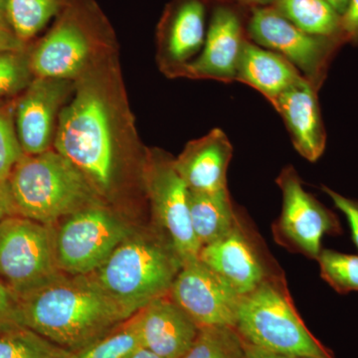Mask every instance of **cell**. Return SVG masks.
<instances>
[{"label":"cell","instance_id":"obj_1","mask_svg":"<svg viewBox=\"0 0 358 358\" xmlns=\"http://www.w3.org/2000/svg\"><path fill=\"white\" fill-rule=\"evenodd\" d=\"M20 310L23 327L73 353L131 317L89 275H61L20 299Z\"/></svg>","mask_w":358,"mask_h":358},{"label":"cell","instance_id":"obj_2","mask_svg":"<svg viewBox=\"0 0 358 358\" xmlns=\"http://www.w3.org/2000/svg\"><path fill=\"white\" fill-rule=\"evenodd\" d=\"M182 267L169 238L129 235L90 277L129 317L171 292Z\"/></svg>","mask_w":358,"mask_h":358},{"label":"cell","instance_id":"obj_3","mask_svg":"<svg viewBox=\"0 0 358 358\" xmlns=\"http://www.w3.org/2000/svg\"><path fill=\"white\" fill-rule=\"evenodd\" d=\"M7 181L17 215L46 225L95 205L93 183L53 150L23 155Z\"/></svg>","mask_w":358,"mask_h":358},{"label":"cell","instance_id":"obj_4","mask_svg":"<svg viewBox=\"0 0 358 358\" xmlns=\"http://www.w3.org/2000/svg\"><path fill=\"white\" fill-rule=\"evenodd\" d=\"M235 329L247 345L277 355L336 358L313 336L279 279L270 277L242 296Z\"/></svg>","mask_w":358,"mask_h":358},{"label":"cell","instance_id":"obj_5","mask_svg":"<svg viewBox=\"0 0 358 358\" xmlns=\"http://www.w3.org/2000/svg\"><path fill=\"white\" fill-rule=\"evenodd\" d=\"M54 148L101 189L113 176V140L102 99L82 90L59 115Z\"/></svg>","mask_w":358,"mask_h":358},{"label":"cell","instance_id":"obj_6","mask_svg":"<svg viewBox=\"0 0 358 358\" xmlns=\"http://www.w3.org/2000/svg\"><path fill=\"white\" fill-rule=\"evenodd\" d=\"M62 275L53 225L20 215L0 221V281L20 300Z\"/></svg>","mask_w":358,"mask_h":358},{"label":"cell","instance_id":"obj_7","mask_svg":"<svg viewBox=\"0 0 358 358\" xmlns=\"http://www.w3.org/2000/svg\"><path fill=\"white\" fill-rule=\"evenodd\" d=\"M246 30L252 42L286 58L317 89L324 84L334 54L345 44L341 38L303 31L272 6L250 9Z\"/></svg>","mask_w":358,"mask_h":358},{"label":"cell","instance_id":"obj_8","mask_svg":"<svg viewBox=\"0 0 358 358\" xmlns=\"http://www.w3.org/2000/svg\"><path fill=\"white\" fill-rule=\"evenodd\" d=\"M128 226L102 207L92 205L68 216L56 231V257L61 272H95L131 234Z\"/></svg>","mask_w":358,"mask_h":358},{"label":"cell","instance_id":"obj_9","mask_svg":"<svg viewBox=\"0 0 358 358\" xmlns=\"http://www.w3.org/2000/svg\"><path fill=\"white\" fill-rule=\"evenodd\" d=\"M282 208L273 226L275 241L292 251L317 260L324 235L341 233L336 214L303 188L293 166H286L277 178Z\"/></svg>","mask_w":358,"mask_h":358},{"label":"cell","instance_id":"obj_10","mask_svg":"<svg viewBox=\"0 0 358 358\" xmlns=\"http://www.w3.org/2000/svg\"><path fill=\"white\" fill-rule=\"evenodd\" d=\"M169 296L199 327H235L242 299L229 282L199 259L182 265Z\"/></svg>","mask_w":358,"mask_h":358},{"label":"cell","instance_id":"obj_11","mask_svg":"<svg viewBox=\"0 0 358 358\" xmlns=\"http://www.w3.org/2000/svg\"><path fill=\"white\" fill-rule=\"evenodd\" d=\"M155 218L182 265L199 260L201 246L192 229L189 189L174 169L173 159L155 157L145 176Z\"/></svg>","mask_w":358,"mask_h":358},{"label":"cell","instance_id":"obj_12","mask_svg":"<svg viewBox=\"0 0 358 358\" xmlns=\"http://www.w3.org/2000/svg\"><path fill=\"white\" fill-rule=\"evenodd\" d=\"M210 21L199 55L178 73L223 83L236 81L237 66L247 36L249 10L230 2L213 0Z\"/></svg>","mask_w":358,"mask_h":358},{"label":"cell","instance_id":"obj_13","mask_svg":"<svg viewBox=\"0 0 358 358\" xmlns=\"http://www.w3.org/2000/svg\"><path fill=\"white\" fill-rule=\"evenodd\" d=\"M199 259L241 296L253 291L271 277L240 219L225 236L201 247Z\"/></svg>","mask_w":358,"mask_h":358},{"label":"cell","instance_id":"obj_14","mask_svg":"<svg viewBox=\"0 0 358 358\" xmlns=\"http://www.w3.org/2000/svg\"><path fill=\"white\" fill-rule=\"evenodd\" d=\"M66 85L63 80L36 78L26 88L15 109V129L24 155L46 152L53 136V124Z\"/></svg>","mask_w":358,"mask_h":358},{"label":"cell","instance_id":"obj_15","mask_svg":"<svg viewBox=\"0 0 358 358\" xmlns=\"http://www.w3.org/2000/svg\"><path fill=\"white\" fill-rule=\"evenodd\" d=\"M143 348L162 358H181L199 327L173 299L162 296L136 313Z\"/></svg>","mask_w":358,"mask_h":358},{"label":"cell","instance_id":"obj_16","mask_svg":"<svg viewBox=\"0 0 358 358\" xmlns=\"http://www.w3.org/2000/svg\"><path fill=\"white\" fill-rule=\"evenodd\" d=\"M319 91L307 79H303L272 103L282 117L296 152L310 162H317L322 157L327 145Z\"/></svg>","mask_w":358,"mask_h":358},{"label":"cell","instance_id":"obj_17","mask_svg":"<svg viewBox=\"0 0 358 358\" xmlns=\"http://www.w3.org/2000/svg\"><path fill=\"white\" fill-rule=\"evenodd\" d=\"M232 143L222 129H213L206 136L190 141L174 169L189 192L212 193L228 189L227 171L232 159Z\"/></svg>","mask_w":358,"mask_h":358},{"label":"cell","instance_id":"obj_18","mask_svg":"<svg viewBox=\"0 0 358 358\" xmlns=\"http://www.w3.org/2000/svg\"><path fill=\"white\" fill-rule=\"evenodd\" d=\"M208 1L178 0L169 11L162 33V50L164 59L176 73L203 47Z\"/></svg>","mask_w":358,"mask_h":358},{"label":"cell","instance_id":"obj_19","mask_svg":"<svg viewBox=\"0 0 358 358\" xmlns=\"http://www.w3.org/2000/svg\"><path fill=\"white\" fill-rule=\"evenodd\" d=\"M89 46L81 30L62 23L52 30L29 59L37 78L65 80L76 76L88 57Z\"/></svg>","mask_w":358,"mask_h":358},{"label":"cell","instance_id":"obj_20","mask_svg":"<svg viewBox=\"0 0 358 358\" xmlns=\"http://www.w3.org/2000/svg\"><path fill=\"white\" fill-rule=\"evenodd\" d=\"M306 78L280 54L245 41L237 66L236 81L248 85L271 103Z\"/></svg>","mask_w":358,"mask_h":358},{"label":"cell","instance_id":"obj_21","mask_svg":"<svg viewBox=\"0 0 358 358\" xmlns=\"http://www.w3.org/2000/svg\"><path fill=\"white\" fill-rule=\"evenodd\" d=\"M189 210L193 232L201 247L225 236L239 220L228 189L189 192Z\"/></svg>","mask_w":358,"mask_h":358},{"label":"cell","instance_id":"obj_22","mask_svg":"<svg viewBox=\"0 0 358 358\" xmlns=\"http://www.w3.org/2000/svg\"><path fill=\"white\" fill-rule=\"evenodd\" d=\"M271 6L303 31L345 41L341 15L327 0H275Z\"/></svg>","mask_w":358,"mask_h":358},{"label":"cell","instance_id":"obj_23","mask_svg":"<svg viewBox=\"0 0 358 358\" xmlns=\"http://www.w3.org/2000/svg\"><path fill=\"white\" fill-rule=\"evenodd\" d=\"M181 358H246V348L235 327H203Z\"/></svg>","mask_w":358,"mask_h":358},{"label":"cell","instance_id":"obj_24","mask_svg":"<svg viewBox=\"0 0 358 358\" xmlns=\"http://www.w3.org/2000/svg\"><path fill=\"white\" fill-rule=\"evenodd\" d=\"M74 355L28 327L0 334V358H73Z\"/></svg>","mask_w":358,"mask_h":358},{"label":"cell","instance_id":"obj_25","mask_svg":"<svg viewBox=\"0 0 358 358\" xmlns=\"http://www.w3.org/2000/svg\"><path fill=\"white\" fill-rule=\"evenodd\" d=\"M56 0H6V17L16 36L32 38L57 13Z\"/></svg>","mask_w":358,"mask_h":358},{"label":"cell","instance_id":"obj_26","mask_svg":"<svg viewBox=\"0 0 358 358\" xmlns=\"http://www.w3.org/2000/svg\"><path fill=\"white\" fill-rule=\"evenodd\" d=\"M143 348L136 313L73 358H131Z\"/></svg>","mask_w":358,"mask_h":358},{"label":"cell","instance_id":"obj_27","mask_svg":"<svg viewBox=\"0 0 358 358\" xmlns=\"http://www.w3.org/2000/svg\"><path fill=\"white\" fill-rule=\"evenodd\" d=\"M317 260L320 275L334 291L358 292V256L322 249Z\"/></svg>","mask_w":358,"mask_h":358},{"label":"cell","instance_id":"obj_28","mask_svg":"<svg viewBox=\"0 0 358 358\" xmlns=\"http://www.w3.org/2000/svg\"><path fill=\"white\" fill-rule=\"evenodd\" d=\"M29 59L23 52L0 53V99L15 95L31 83Z\"/></svg>","mask_w":358,"mask_h":358},{"label":"cell","instance_id":"obj_29","mask_svg":"<svg viewBox=\"0 0 358 358\" xmlns=\"http://www.w3.org/2000/svg\"><path fill=\"white\" fill-rule=\"evenodd\" d=\"M23 155L13 115L0 109V183L9 178Z\"/></svg>","mask_w":358,"mask_h":358},{"label":"cell","instance_id":"obj_30","mask_svg":"<svg viewBox=\"0 0 358 358\" xmlns=\"http://www.w3.org/2000/svg\"><path fill=\"white\" fill-rule=\"evenodd\" d=\"M23 327L20 300L0 281V334Z\"/></svg>","mask_w":358,"mask_h":358},{"label":"cell","instance_id":"obj_31","mask_svg":"<svg viewBox=\"0 0 358 358\" xmlns=\"http://www.w3.org/2000/svg\"><path fill=\"white\" fill-rule=\"evenodd\" d=\"M322 190L331 197L336 208L345 214L350 231H352L353 242L357 245L358 249V200L350 199L348 197L343 196V195L338 194V193L334 192L327 186H324Z\"/></svg>","mask_w":358,"mask_h":358},{"label":"cell","instance_id":"obj_32","mask_svg":"<svg viewBox=\"0 0 358 358\" xmlns=\"http://www.w3.org/2000/svg\"><path fill=\"white\" fill-rule=\"evenodd\" d=\"M341 32L345 43L358 44V0H350L341 15Z\"/></svg>","mask_w":358,"mask_h":358},{"label":"cell","instance_id":"obj_33","mask_svg":"<svg viewBox=\"0 0 358 358\" xmlns=\"http://www.w3.org/2000/svg\"><path fill=\"white\" fill-rule=\"evenodd\" d=\"M24 42L21 41L7 21L6 15L0 13V53L23 52Z\"/></svg>","mask_w":358,"mask_h":358},{"label":"cell","instance_id":"obj_34","mask_svg":"<svg viewBox=\"0 0 358 358\" xmlns=\"http://www.w3.org/2000/svg\"><path fill=\"white\" fill-rule=\"evenodd\" d=\"M13 215H17V212L8 181L6 180L0 183V221Z\"/></svg>","mask_w":358,"mask_h":358},{"label":"cell","instance_id":"obj_35","mask_svg":"<svg viewBox=\"0 0 358 358\" xmlns=\"http://www.w3.org/2000/svg\"><path fill=\"white\" fill-rule=\"evenodd\" d=\"M245 348H246V358H305L288 357V355L266 352V350H260V348H255V346L247 345L246 343H245Z\"/></svg>","mask_w":358,"mask_h":358},{"label":"cell","instance_id":"obj_36","mask_svg":"<svg viewBox=\"0 0 358 358\" xmlns=\"http://www.w3.org/2000/svg\"><path fill=\"white\" fill-rule=\"evenodd\" d=\"M220 1L230 2L250 10L257 7L271 6L274 3L275 0H220Z\"/></svg>","mask_w":358,"mask_h":358},{"label":"cell","instance_id":"obj_37","mask_svg":"<svg viewBox=\"0 0 358 358\" xmlns=\"http://www.w3.org/2000/svg\"><path fill=\"white\" fill-rule=\"evenodd\" d=\"M327 1L336 9V13L343 15V14L345 13L350 0H327Z\"/></svg>","mask_w":358,"mask_h":358},{"label":"cell","instance_id":"obj_38","mask_svg":"<svg viewBox=\"0 0 358 358\" xmlns=\"http://www.w3.org/2000/svg\"><path fill=\"white\" fill-rule=\"evenodd\" d=\"M131 358H162L155 353L150 352V350H145V348H141L136 355Z\"/></svg>","mask_w":358,"mask_h":358},{"label":"cell","instance_id":"obj_39","mask_svg":"<svg viewBox=\"0 0 358 358\" xmlns=\"http://www.w3.org/2000/svg\"><path fill=\"white\" fill-rule=\"evenodd\" d=\"M6 0H0V13H6ZM6 15V14H4Z\"/></svg>","mask_w":358,"mask_h":358}]
</instances>
